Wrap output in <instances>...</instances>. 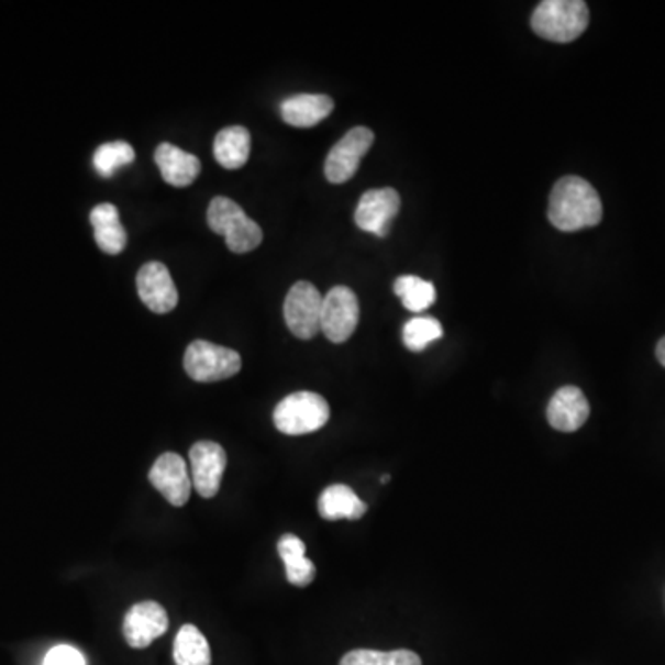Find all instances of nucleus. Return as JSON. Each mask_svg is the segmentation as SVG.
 Instances as JSON below:
<instances>
[{
    "instance_id": "1",
    "label": "nucleus",
    "mask_w": 665,
    "mask_h": 665,
    "mask_svg": "<svg viewBox=\"0 0 665 665\" xmlns=\"http://www.w3.org/2000/svg\"><path fill=\"white\" fill-rule=\"evenodd\" d=\"M551 224L561 232H579L601 222L602 202L599 192L579 176L556 181L550 197Z\"/></svg>"
},
{
    "instance_id": "2",
    "label": "nucleus",
    "mask_w": 665,
    "mask_h": 665,
    "mask_svg": "<svg viewBox=\"0 0 665 665\" xmlns=\"http://www.w3.org/2000/svg\"><path fill=\"white\" fill-rule=\"evenodd\" d=\"M588 23L590 12L583 0H544L531 18V29L555 43H572L585 34Z\"/></svg>"
},
{
    "instance_id": "3",
    "label": "nucleus",
    "mask_w": 665,
    "mask_h": 665,
    "mask_svg": "<svg viewBox=\"0 0 665 665\" xmlns=\"http://www.w3.org/2000/svg\"><path fill=\"white\" fill-rule=\"evenodd\" d=\"M208 224L214 233L226 237L228 248L232 250L233 254H248L263 241V230L259 224L250 219L237 202L226 197L211 200Z\"/></svg>"
},
{
    "instance_id": "4",
    "label": "nucleus",
    "mask_w": 665,
    "mask_h": 665,
    "mask_svg": "<svg viewBox=\"0 0 665 665\" xmlns=\"http://www.w3.org/2000/svg\"><path fill=\"white\" fill-rule=\"evenodd\" d=\"M330 420V406L320 394L295 392L279 401L274 411V423L278 431L289 436L314 433Z\"/></svg>"
},
{
    "instance_id": "5",
    "label": "nucleus",
    "mask_w": 665,
    "mask_h": 665,
    "mask_svg": "<svg viewBox=\"0 0 665 665\" xmlns=\"http://www.w3.org/2000/svg\"><path fill=\"white\" fill-rule=\"evenodd\" d=\"M187 376L198 383L224 381L243 368V359L235 350L213 342L195 341L184 357Z\"/></svg>"
},
{
    "instance_id": "6",
    "label": "nucleus",
    "mask_w": 665,
    "mask_h": 665,
    "mask_svg": "<svg viewBox=\"0 0 665 665\" xmlns=\"http://www.w3.org/2000/svg\"><path fill=\"white\" fill-rule=\"evenodd\" d=\"M322 306L324 298L313 284L298 281L292 285L284 306L285 322L289 325L290 333L301 341L319 335Z\"/></svg>"
},
{
    "instance_id": "7",
    "label": "nucleus",
    "mask_w": 665,
    "mask_h": 665,
    "mask_svg": "<svg viewBox=\"0 0 665 665\" xmlns=\"http://www.w3.org/2000/svg\"><path fill=\"white\" fill-rule=\"evenodd\" d=\"M374 132L365 126H357L350 132L331 148L330 156L325 159V178L335 186L346 184L352 180L357 168H359L361 159L366 156V152L370 151L374 145Z\"/></svg>"
},
{
    "instance_id": "8",
    "label": "nucleus",
    "mask_w": 665,
    "mask_h": 665,
    "mask_svg": "<svg viewBox=\"0 0 665 665\" xmlns=\"http://www.w3.org/2000/svg\"><path fill=\"white\" fill-rule=\"evenodd\" d=\"M357 324H359V300H357V296L344 285L333 287L324 298L320 331L331 342L342 344L355 333Z\"/></svg>"
},
{
    "instance_id": "9",
    "label": "nucleus",
    "mask_w": 665,
    "mask_h": 665,
    "mask_svg": "<svg viewBox=\"0 0 665 665\" xmlns=\"http://www.w3.org/2000/svg\"><path fill=\"white\" fill-rule=\"evenodd\" d=\"M401 208V198L396 189H372L361 197L355 209V224L363 232L374 233L376 237H387L390 222L396 219Z\"/></svg>"
},
{
    "instance_id": "10",
    "label": "nucleus",
    "mask_w": 665,
    "mask_h": 665,
    "mask_svg": "<svg viewBox=\"0 0 665 665\" xmlns=\"http://www.w3.org/2000/svg\"><path fill=\"white\" fill-rule=\"evenodd\" d=\"M191 458V475L192 486L202 498L211 499L217 496L222 483V475L226 469L228 457L224 447L211 442V440H202L197 442L189 452Z\"/></svg>"
},
{
    "instance_id": "11",
    "label": "nucleus",
    "mask_w": 665,
    "mask_h": 665,
    "mask_svg": "<svg viewBox=\"0 0 665 665\" xmlns=\"http://www.w3.org/2000/svg\"><path fill=\"white\" fill-rule=\"evenodd\" d=\"M168 629L167 610L156 601H143L133 605L124 618L122 632L128 645L133 649H146L162 638Z\"/></svg>"
},
{
    "instance_id": "12",
    "label": "nucleus",
    "mask_w": 665,
    "mask_h": 665,
    "mask_svg": "<svg viewBox=\"0 0 665 665\" xmlns=\"http://www.w3.org/2000/svg\"><path fill=\"white\" fill-rule=\"evenodd\" d=\"M148 479L174 507H184L191 498V475L187 472L186 461L178 453H163L152 466Z\"/></svg>"
},
{
    "instance_id": "13",
    "label": "nucleus",
    "mask_w": 665,
    "mask_h": 665,
    "mask_svg": "<svg viewBox=\"0 0 665 665\" xmlns=\"http://www.w3.org/2000/svg\"><path fill=\"white\" fill-rule=\"evenodd\" d=\"M137 292L143 303L157 314H167L178 306V289L167 266L151 261L137 274Z\"/></svg>"
},
{
    "instance_id": "14",
    "label": "nucleus",
    "mask_w": 665,
    "mask_h": 665,
    "mask_svg": "<svg viewBox=\"0 0 665 665\" xmlns=\"http://www.w3.org/2000/svg\"><path fill=\"white\" fill-rule=\"evenodd\" d=\"M590 417V403L585 392L577 387H562L556 390L547 406L551 428L562 433H575Z\"/></svg>"
},
{
    "instance_id": "15",
    "label": "nucleus",
    "mask_w": 665,
    "mask_h": 665,
    "mask_svg": "<svg viewBox=\"0 0 665 665\" xmlns=\"http://www.w3.org/2000/svg\"><path fill=\"white\" fill-rule=\"evenodd\" d=\"M154 157H156L163 180L173 187L191 186L192 181L197 180L200 168H202L197 156H192L189 152L181 151V148L170 145V143H162L157 146L156 156Z\"/></svg>"
},
{
    "instance_id": "16",
    "label": "nucleus",
    "mask_w": 665,
    "mask_h": 665,
    "mask_svg": "<svg viewBox=\"0 0 665 665\" xmlns=\"http://www.w3.org/2000/svg\"><path fill=\"white\" fill-rule=\"evenodd\" d=\"M335 104L328 95H295L279 106L284 121L295 128H313L331 115Z\"/></svg>"
},
{
    "instance_id": "17",
    "label": "nucleus",
    "mask_w": 665,
    "mask_h": 665,
    "mask_svg": "<svg viewBox=\"0 0 665 665\" xmlns=\"http://www.w3.org/2000/svg\"><path fill=\"white\" fill-rule=\"evenodd\" d=\"M89 219L95 228V241L104 254L117 255L126 248V230L122 226L119 209L113 203H100L91 211Z\"/></svg>"
},
{
    "instance_id": "18",
    "label": "nucleus",
    "mask_w": 665,
    "mask_h": 665,
    "mask_svg": "<svg viewBox=\"0 0 665 665\" xmlns=\"http://www.w3.org/2000/svg\"><path fill=\"white\" fill-rule=\"evenodd\" d=\"M214 159L220 167L237 170L248 162L252 137L244 126H228L214 137Z\"/></svg>"
},
{
    "instance_id": "19",
    "label": "nucleus",
    "mask_w": 665,
    "mask_h": 665,
    "mask_svg": "<svg viewBox=\"0 0 665 665\" xmlns=\"http://www.w3.org/2000/svg\"><path fill=\"white\" fill-rule=\"evenodd\" d=\"M319 512L324 520H359L366 514V505L346 485L328 486L319 499Z\"/></svg>"
},
{
    "instance_id": "20",
    "label": "nucleus",
    "mask_w": 665,
    "mask_h": 665,
    "mask_svg": "<svg viewBox=\"0 0 665 665\" xmlns=\"http://www.w3.org/2000/svg\"><path fill=\"white\" fill-rule=\"evenodd\" d=\"M279 556L285 564L287 580L292 586H309L317 577V567L306 556V544L295 534H285L278 542Z\"/></svg>"
},
{
    "instance_id": "21",
    "label": "nucleus",
    "mask_w": 665,
    "mask_h": 665,
    "mask_svg": "<svg viewBox=\"0 0 665 665\" xmlns=\"http://www.w3.org/2000/svg\"><path fill=\"white\" fill-rule=\"evenodd\" d=\"M176 665H211V651L202 632L195 625H184L174 640Z\"/></svg>"
},
{
    "instance_id": "22",
    "label": "nucleus",
    "mask_w": 665,
    "mask_h": 665,
    "mask_svg": "<svg viewBox=\"0 0 665 665\" xmlns=\"http://www.w3.org/2000/svg\"><path fill=\"white\" fill-rule=\"evenodd\" d=\"M394 292L411 313H423L436 301L434 285L418 276H401L396 279Z\"/></svg>"
},
{
    "instance_id": "23",
    "label": "nucleus",
    "mask_w": 665,
    "mask_h": 665,
    "mask_svg": "<svg viewBox=\"0 0 665 665\" xmlns=\"http://www.w3.org/2000/svg\"><path fill=\"white\" fill-rule=\"evenodd\" d=\"M341 665H422V660L417 653L399 649V651H372V649H357L347 653L341 660Z\"/></svg>"
},
{
    "instance_id": "24",
    "label": "nucleus",
    "mask_w": 665,
    "mask_h": 665,
    "mask_svg": "<svg viewBox=\"0 0 665 665\" xmlns=\"http://www.w3.org/2000/svg\"><path fill=\"white\" fill-rule=\"evenodd\" d=\"M135 162V151L126 141H111L95 152L93 165L102 178H111L119 168Z\"/></svg>"
},
{
    "instance_id": "25",
    "label": "nucleus",
    "mask_w": 665,
    "mask_h": 665,
    "mask_svg": "<svg viewBox=\"0 0 665 665\" xmlns=\"http://www.w3.org/2000/svg\"><path fill=\"white\" fill-rule=\"evenodd\" d=\"M444 335V328L433 317H417L403 325V344L411 352H423Z\"/></svg>"
},
{
    "instance_id": "26",
    "label": "nucleus",
    "mask_w": 665,
    "mask_h": 665,
    "mask_svg": "<svg viewBox=\"0 0 665 665\" xmlns=\"http://www.w3.org/2000/svg\"><path fill=\"white\" fill-rule=\"evenodd\" d=\"M43 665H87L84 654L70 645H58L51 649L43 660Z\"/></svg>"
},
{
    "instance_id": "27",
    "label": "nucleus",
    "mask_w": 665,
    "mask_h": 665,
    "mask_svg": "<svg viewBox=\"0 0 665 665\" xmlns=\"http://www.w3.org/2000/svg\"><path fill=\"white\" fill-rule=\"evenodd\" d=\"M656 359L665 368V336L660 339L658 346H656Z\"/></svg>"
},
{
    "instance_id": "28",
    "label": "nucleus",
    "mask_w": 665,
    "mask_h": 665,
    "mask_svg": "<svg viewBox=\"0 0 665 665\" xmlns=\"http://www.w3.org/2000/svg\"><path fill=\"white\" fill-rule=\"evenodd\" d=\"M388 480H390V477H388V475H385V477H381L383 485H387Z\"/></svg>"
}]
</instances>
